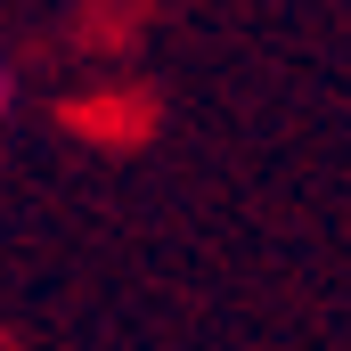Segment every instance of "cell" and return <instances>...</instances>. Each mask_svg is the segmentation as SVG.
Instances as JSON below:
<instances>
[{"instance_id":"6da1fadb","label":"cell","mask_w":351,"mask_h":351,"mask_svg":"<svg viewBox=\"0 0 351 351\" xmlns=\"http://www.w3.org/2000/svg\"><path fill=\"white\" fill-rule=\"evenodd\" d=\"M8 114H16V66L0 58V123H8Z\"/></svg>"}]
</instances>
